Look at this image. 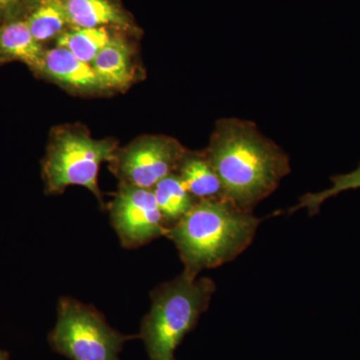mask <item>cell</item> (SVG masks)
Listing matches in <instances>:
<instances>
[{
	"instance_id": "9c48e42d",
	"label": "cell",
	"mask_w": 360,
	"mask_h": 360,
	"mask_svg": "<svg viewBox=\"0 0 360 360\" xmlns=\"http://www.w3.org/2000/svg\"><path fill=\"white\" fill-rule=\"evenodd\" d=\"M70 27L131 30L129 14L115 0H63Z\"/></svg>"
},
{
	"instance_id": "3957f363",
	"label": "cell",
	"mask_w": 360,
	"mask_h": 360,
	"mask_svg": "<svg viewBox=\"0 0 360 360\" xmlns=\"http://www.w3.org/2000/svg\"><path fill=\"white\" fill-rule=\"evenodd\" d=\"M215 290L212 278L182 274L151 292L150 310L141 328L150 360H175V350L208 309Z\"/></svg>"
},
{
	"instance_id": "2e32d148",
	"label": "cell",
	"mask_w": 360,
	"mask_h": 360,
	"mask_svg": "<svg viewBox=\"0 0 360 360\" xmlns=\"http://www.w3.org/2000/svg\"><path fill=\"white\" fill-rule=\"evenodd\" d=\"M333 186L326 191L315 193H307L300 198L298 205L290 208V214L296 210L307 208L310 217H314L321 212V206L329 198L338 195L345 191H354L360 188V162L356 169L348 174L333 175L330 177Z\"/></svg>"
},
{
	"instance_id": "30bf717a",
	"label": "cell",
	"mask_w": 360,
	"mask_h": 360,
	"mask_svg": "<svg viewBox=\"0 0 360 360\" xmlns=\"http://www.w3.org/2000/svg\"><path fill=\"white\" fill-rule=\"evenodd\" d=\"M44 54L42 44L33 37L25 18L0 25V63L14 59L39 71Z\"/></svg>"
},
{
	"instance_id": "277c9868",
	"label": "cell",
	"mask_w": 360,
	"mask_h": 360,
	"mask_svg": "<svg viewBox=\"0 0 360 360\" xmlns=\"http://www.w3.org/2000/svg\"><path fill=\"white\" fill-rule=\"evenodd\" d=\"M129 338L110 328L103 315L91 305L63 297L58 321L49 335L56 352L71 360H120Z\"/></svg>"
},
{
	"instance_id": "6da1fadb",
	"label": "cell",
	"mask_w": 360,
	"mask_h": 360,
	"mask_svg": "<svg viewBox=\"0 0 360 360\" xmlns=\"http://www.w3.org/2000/svg\"><path fill=\"white\" fill-rule=\"evenodd\" d=\"M205 155L221 181L225 200L248 212L290 172V158L283 149L255 123L238 118L217 122Z\"/></svg>"
},
{
	"instance_id": "9a60e30c",
	"label": "cell",
	"mask_w": 360,
	"mask_h": 360,
	"mask_svg": "<svg viewBox=\"0 0 360 360\" xmlns=\"http://www.w3.org/2000/svg\"><path fill=\"white\" fill-rule=\"evenodd\" d=\"M112 37L105 27H71L56 39V45L68 49L85 63L91 65Z\"/></svg>"
},
{
	"instance_id": "8992f818",
	"label": "cell",
	"mask_w": 360,
	"mask_h": 360,
	"mask_svg": "<svg viewBox=\"0 0 360 360\" xmlns=\"http://www.w3.org/2000/svg\"><path fill=\"white\" fill-rule=\"evenodd\" d=\"M110 219L123 248H141L167 236L163 219L153 189L122 184L110 205Z\"/></svg>"
},
{
	"instance_id": "7c38bea8",
	"label": "cell",
	"mask_w": 360,
	"mask_h": 360,
	"mask_svg": "<svg viewBox=\"0 0 360 360\" xmlns=\"http://www.w3.org/2000/svg\"><path fill=\"white\" fill-rule=\"evenodd\" d=\"M176 174L196 200H225L221 181L205 153H186Z\"/></svg>"
},
{
	"instance_id": "ac0fdd59",
	"label": "cell",
	"mask_w": 360,
	"mask_h": 360,
	"mask_svg": "<svg viewBox=\"0 0 360 360\" xmlns=\"http://www.w3.org/2000/svg\"><path fill=\"white\" fill-rule=\"evenodd\" d=\"M0 360H8L7 354H4V352H0Z\"/></svg>"
},
{
	"instance_id": "ba28073f",
	"label": "cell",
	"mask_w": 360,
	"mask_h": 360,
	"mask_svg": "<svg viewBox=\"0 0 360 360\" xmlns=\"http://www.w3.org/2000/svg\"><path fill=\"white\" fill-rule=\"evenodd\" d=\"M39 72L61 84L84 90L105 89L89 63L63 47L44 51Z\"/></svg>"
},
{
	"instance_id": "5bb4252c",
	"label": "cell",
	"mask_w": 360,
	"mask_h": 360,
	"mask_svg": "<svg viewBox=\"0 0 360 360\" xmlns=\"http://www.w3.org/2000/svg\"><path fill=\"white\" fill-rule=\"evenodd\" d=\"M25 20L33 37L41 44L58 39L70 26L63 0H37Z\"/></svg>"
},
{
	"instance_id": "52a82bcc",
	"label": "cell",
	"mask_w": 360,
	"mask_h": 360,
	"mask_svg": "<svg viewBox=\"0 0 360 360\" xmlns=\"http://www.w3.org/2000/svg\"><path fill=\"white\" fill-rule=\"evenodd\" d=\"M186 153L174 139L148 136L116 155L113 161L122 184L153 189L161 179L177 172Z\"/></svg>"
},
{
	"instance_id": "8fae6325",
	"label": "cell",
	"mask_w": 360,
	"mask_h": 360,
	"mask_svg": "<svg viewBox=\"0 0 360 360\" xmlns=\"http://www.w3.org/2000/svg\"><path fill=\"white\" fill-rule=\"evenodd\" d=\"M104 87L122 89L134 78L131 51L120 37H112L91 63Z\"/></svg>"
},
{
	"instance_id": "5b68a950",
	"label": "cell",
	"mask_w": 360,
	"mask_h": 360,
	"mask_svg": "<svg viewBox=\"0 0 360 360\" xmlns=\"http://www.w3.org/2000/svg\"><path fill=\"white\" fill-rule=\"evenodd\" d=\"M116 143L96 141L89 135L63 131L54 137L42 165L46 191L61 193L70 186H84L101 200L99 168L104 161H113Z\"/></svg>"
},
{
	"instance_id": "7a4b0ae2",
	"label": "cell",
	"mask_w": 360,
	"mask_h": 360,
	"mask_svg": "<svg viewBox=\"0 0 360 360\" xmlns=\"http://www.w3.org/2000/svg\"><path fill=\"white\" fill-rule=\"evenodd\" d=\"M262 219L226 200H198L168 229L179 250L184 274L198 278L203 269L231 262L252 243Z\"/></svg>"
},
{
	"instance_id": "4fadbf2b",
	"label": "cell",
	"mask_w": 360,
	"mask_h": 360,
	"mask_svg": "<svg viewBox=\"0 0 360 360\" xmlns=\"http://www.w3.org/2000/svg\"><path fill=\"white\" fill-rule=\"evenodd\" d=\"M153 189L168 229L186 217L198 201L176 172L161 179Z\"/></svg>"
},
{
	"instance_id": "e0dca14e",
	"label": "cell",
	"mask_w": 360,
	"mask_h": 360,
	"mask_svg": "<svg viewBox=\"0 0 360 360\" xmlns=\"http://www.w3.org/2000/svg\"><path fill=\"white\" fill-rule=\"evenodd\" d=\"M37 0H0V25L27 15Z\"/></svg>"
}]
</instances>
